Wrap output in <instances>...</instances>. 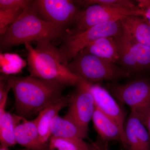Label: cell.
<instances>
[{"label":"cell","instance_id":"5b68a950","mask_svg":"<svg viewBox=\"0 0 150 150\" xmlns=\"http://www.w3.org/2000/svg\"><path fill=\"white\" fill-rule=\"evenodd\" d=\"M121 21H111L95 25L82 32L70 34L65 32L59 48L63 61L69 62L86 46L103 37H116L123 32Z\"/></svg>","mask_w":150,"mask_h":150},{"label":"cell","instance_id":"7c38bea8","mask_svg":"<svg viewBox=\"0 0 150 150\" xmlns=\"http://www.w3.org/2000/svg\"><path fill=\"white\" fill-rule=\"evenodd\" d=\"M15 138L17 144L28 150H46L49 148L48 144L40 137L35 118L28 121L23 118L16 128Z\"/></svg>","mask_w":150,"mask_h":150},{"label":"cell","instance_id":"9c48e42d","mask_svg":"<svg viewBox=\"0 0 150 150\" xmlns=\"http://www.w3.org/2000/svg\"><path fill=\"white\" fill-rule=\"evenodd\" d=\"M79 79L75 91L70 96L69 109L65 117L72 121L86 139L89 124L92 119L96 105L90 90V84Z\"/></svg>","mask_w":150,"mask_h":150},{"label":"cell","instance_id":"cb8c5ba5","mask_svg":"<svg viewBox=\"0 0 150 150\" xmlns=\"http://www.w3.org/2000/svg\"><path fill=\"white\" fill-rule=\"evenodd\" d=\"M32 1L29 0H0V9H23L30 6Z\"/></svg>","mask_w":150,"mask_h":150},{"label":"cell","instance_id":"603a6c76","mask_svg":"<svg viewBox=\"0 0 150 150\" xmlns=\"http://www.w3.org/2000/svg\"><path fill=\"white\" fill-rule=\"evenodd\" d=\"M25 9H0V33L6 32L10 26L21 15Z\"/></svg>","mask_w":150,"mask_h":150},{"label":"cell","instance_id":"8992f818","mask_svg":"<svg viewBox=\"0 0 150 150\" xmlns=\"http://www.w3.org/2000/svg\"><path fill=\"white\" fill-rule=\"evenodd\" d=\"M145 11L142 8L95 4L81 11L71 29L66 32L70 34L84 31L92 27L111 21H119L130 16L144 17Z\"/></svg>","mask_w":150,"mask_h":150},{"label":"cell","instance_id":"4fadbf2b","mask_svg":"<svg viewBox=\"0 0 150 150\" xmlns=\"http://www.w3.org/2000/svg\"><path fill=\"white\" fill-rule=\"evenodd\" d=\"M92 121L94 128L101 139L106 142H121L124 146L125 137L119 126L113 120L97 108L96 106Z\"/></svg>","mask_w":150,"mask_h":150},{"label":"cell","instance_id":"277c9868","mask_svg":"<svg viewBox=\"0 0 150 150\" xmlns=\"http://www.w3.org/2000/svg\"><path fill=\"white\" fill-rule=\"evenodd\" d=\"M67 67L79 79L91 84L104 81H116L131 76L121 66L81 52L69 62Z\"/></svg>","mask_w":150,"mask_h":150},{"label":"cell","instance_id":"9a60e30c","mask_svg":"<svg viewBox=\"0 0 150 150\" xmlns=\"http://www.w3.org/2000/svg\"><path fill=\"white\" fill-rule=\"evenodd\" d=\"M81 52L91 54L113 64H118L119 62V52L115 37L100 38L86 46Z\"/></svg>","mask_w":150,"mask_h":150},{"label":"cell","instance_id":"7a4b0ae2","mask_svg":"<svg viewBox=\"0 0 150 150\" xmlns=\"http://www.w3.org/2000/svg\"><path fill=\"white\" fill-rule=\"evenodd\" d=\"M28 65L30 76L44 80L57 82L66 86L77 85L79 79L70 71L63 61L59 48L51 41L37 42L35 48L25 43Z\"/></svg>","mask_w":150,"mask_h":150},{"label":"cell","instance_id":"d6986e66","mask_svg":"<svg viewBox=\"0 0 150 150\" xmlns=\"http://www.w3.org/2000/svg\"><path fill=\"white\" fill-rule=\"evenodd\" d=\"M123 29L131 51L139 67L141 73L150 71V48L134 40L123 27Z\"/></svg>","mask_w":150,"mask_h":150},{"label":"cell","instance_id":"52a82bcc","mask_svg":"<svg viewBox=\"0 0 150 150\" xmlns=\"http://www.w3.org/2000/svg\"><path fill=\"white\" fill-rule=\"evenodd\" d=\"M106 89L118 101L127 105L131 112L139 115L150 109V78H136L126 83L111 82Z\"/></svg>","mask_w":150,"mask_h":150},{"label":"cell","instance_id":"ac0fdd59","mask_svg":"<svg viewBox=\"0 0 150 150\" xmlns=\"http://www.w3.org/2000/svg\"><path fill=\"white\" fill-rule=\"evenodd\" d=\"M23 118L16 114L13 115L6 111L0 116L1 145L9 148L16 144V128Z\"/></svg>","mask_w":150,"mask_h":150},{"label":"cell","instance_id":"e0dca14e","mask_svg":"<svg viewBox=\"0 0 150 150\" xmlns=\"http://www.w3.org/2000/svg\"><path fill=\"white\" fill-rule=\"evenodd\" d=\"M51 136L61 137L78 142L84 143L86 139L79 127L72 121L59 115L51 121L50 125Z\"/></svg>","mask_w":150,"mask_h":150},{"label":"cell","instance_id":"83f0119b","mask_svg":"<svg viewBox=\"0 0 150 150\" xmlns=\"http://www.w3.org/2000/svg\"><path fill=\"white\" fill-rule=\"evenodd\" d=\"M50 150V149H49V148H48V149H47V150Z\"/></svg>","mask_w":150,"mask_h":150},{"label":"cell","instance_id":"6da1fadb","mask_svg":"<svg viewBox=\"0 0 150 150\" xmlns=\"http://www.w3.org/2000/svg\"><path fill=\"white\" fill-rule=\"evenodd\" d=\"M13 91L16 115L25 118L39 114L63 96L66 86L34 77L8 76Z\"/></svg>","mask_w":150,"mask_h":150},{"label":"cell","instance_id":"ffe728a7","mask_svg":"<svg viewBox=\"0 0 150 150\" xmlns=\"http://www.w3.org/2000/svg\"><path fill=\"white\" fill-rule=\"evenodd\" d=\"M50 150H106L102 149L97 144L78 143L61 137L51 136L48 141Z\"/></svg>","mask_w":150,"mask_h":150},{"label":"cell","instance_id":"ba28073f","mask_svg":"<svg viewBox=\"0 0 150 150\" xmlns=\"http://www.w3.org/2000/svg\"><path fill=\"white\" fill-rule=\"evenodd\" d=\"M31 6L44 21L66 30L72 25L82 9L76 1L70 0H34Z\"/></svg>","mask_w":150,"mask_h":150},{"label":"cell","instance_id":"484cf974","mask_svg":"<svg viewBox=\"0 0 150 150\" xmlns=\"http://www.w3.org/2000/svg\"><path fill=\"white\" fill-rule=\"evenodd\" d=\"M137 116L146 128L150 136V109L146 112Z\"/></svg>","mask_w":150,"mask_h":150},{"label":"cell","instance_id":"4316f807","mask_svg":"<svg viewBox=\"0 0 150 150\" xmlns=\"http://www.w3.org/2000/svg\"><path fill=\"white\" fill-rule=\"evenodd\" d=\"M0 150H9L8 148L7 147L5 146H2V145H1Z\"/></svg>","mask_w":150,"mask_h":150},{"label":"cell","instance_id":"44dd1931","mask_svg":"<svg viewBox=\"0 0 150 150\" xmlns=\"http://www.w3.org/2000/svg\"><path fill=\"white\" fill-rule=\"evenodd\" d=\"M0 65L1 73L6 76H11L21 72L27 63L18 54L5 53L0 54Z\"/></svg>","mask_w":150,"mask_h":150},{"label":"cell","instance_id":"5bb4252c","mask_svg":"<svg viewBox=\"0 0 150 150\" xmlns=\"http://www.w3.org/2000/svg\"><path fill=\"white\" fill-rule=\"evenodd\" d=\"M70 99V96H63L57 102L42 110L35 118L40 137L45 143L48 144V141L51 136L50 130L51 121L55 117L59 115L60 110L69 106Z\"/></svg>","mask_w":150,"mask_h":150},{"label":"cell","instance_id":"7402d4cb","mask_svg":"<svg viewBox=\"0 0 150 150\" xmlns=\"http://www.w3.org/2000/svg\"><path fill=\"white\" fill-rule=\"evenodd\" d=\"M76 2L81 8H83L93 5L124 7L134 9L140 8L137 6L136 1L129 0H79Z\"/></svg>","mask_w":150,"mask_h":150},{"label":"cell","instance_id":"d4e9b609","mask_svg":"<svg viewBox=\"0 0 150 150\" xmlns=\"http://www.w3.org/2000/svg\"><path fill=\"white\" fill-rule=\"evenodd\" d=\"M136 2L139 7L144 10V17L150 24V0H138Z\"/></svg>","mask_w":150,"mask_h":150},{"label":"cell","instance_id":"3957f363","mask_svg":"<svg viewBox=\"0 0 150 150\" xmlns=\"http://www.w3.org/2000/svg\"><path fill=\"white\" fill-rule=\"evenodd\" d=\"M66 30L40 18L30 4L6 32L1 35V48L8 50L14 46L34 41H51L63 37Z\"/></svg>","mask_w":150,"mask_h":150},{"label":"cell","instance_id":"2e32d148","mask_svg":"<svg viewBox=\"0 0 150 150\" xmlns=\"http://www.w3.org/2000/svg\"><path fill=\"white\" fill-rule=\"evenodd\" d=\"M121 22L123 27L134 40L150 48V24L146 18L130 16Z\"/></svg>","mask_w":150,"mask_h":150},{"label":"cell","instance_id":"8fae6325","mask_svg":"<svg viewBox=\"0 0 150 150\" xmlns=\"http://www.w3.org/2000/svg\"><path fill=\"white\" fill-rule=\"evenodd\" d=\"M126 150H150V136L139 117L131 112L124 128Z\"/></svg>","mask_w":150,"mask_h":150},{"label":"cell","instance_id":"30bf717a","mask_svg":"<svg viewBox=\"0 0 150 150\" xmlns=\"http://www.w3.org/2000/svg\"><path fill=\"white\" fill-rule=\"evenodd\" d=\"M89 89L97 108L118 125L125 137L124 128L126 113L115 98L107 89L99 83L90 84Z\"/></svg>","mask_w":150,"mask_h":150}]
</instances>
